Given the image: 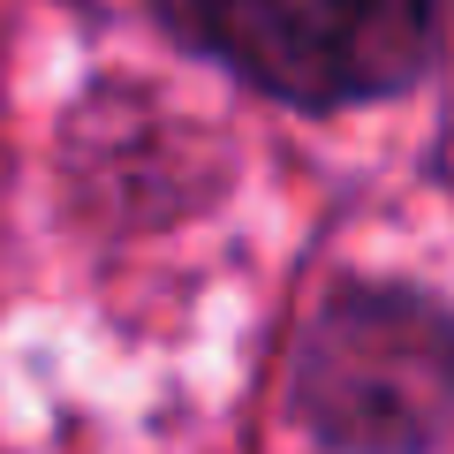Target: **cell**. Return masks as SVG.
I'll use <instances>...</instances> for the list:
<instances>
[{
	"mask_svg": "<svg viewBox=\"0 0 454 454\" xmlns=\"http://www.w3.org/2000/svg\"><path fill=\"white\" fill-rule=\"evenodd\" d=\"M175 46L280 106H364L432 68L454 0H152Z\"/></svg>",
	"mask_w": 454,
	"mask_h": 454,
	"instance_id": "obj_1",
	"label": "cell"
},
{
	"mask_svg": "<svg viewBox=\"0 0 454 454\" xmlns=\"http://www.w3.org/2000/svg\"><path fill=\"white\" fill-rule=\"evenodd\" d=\"M295 409L340 454H424L454 424V310L417 288L348 280L310 318Z\"/></svg>",
	"mask_w": 454,
	"mask_h": 454,
	"instance_id": "obj_2",
	"label": "cell"
}]
</instances>
